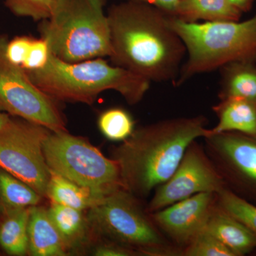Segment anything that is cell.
I'll use <instances>...</instances> for the list:
<instances>
[{
  "label": "cell",
  "instance_id": "6da1fadb",
  "mask_svg": "<svg viewBox=\"0 0 256 256\" xmlns=\"http://www.w3.org/2000/svg\"><path fill=\"white\" fill-rule=\"evenodd\" d=\"M112 64L150 82H176L186 47L168 24V15L144 3L122 1L107 13Z\"/></svg>",
  "mask_w": 256,
  "mask_h": 256
},
{
  "label": "cell",
  "instance_id": "7a4b0ae2",
  "mask_svg": "<svg viewBox=\"0 0 256 256\" xmlns=\"http://www.w3.org/2000/svg\"><path fill=\"white\" fill-rule=\"evenodd\" d=\"M204 116L162 120L134 130L116 146L117 162L124 190L146 198L165 182L176 169L190 144L208 136Z\"/></svg>",
  "mask_w": 256,
  "mask_h": 256
},
{
  "label": "cell",
  "instance_id": "3957f363",
  "mask_svg": "<svg viewBox=\"0 0 256 256\" xmlns=\"http://www.w3.org/2000/svg\"><path fill=\"white\" fill-rule=\"evenodd\" d=\"M32 82L56 100L92 104L101 92L114 90L130 105L142 100L151 82L102 58L69 63L50 54L44 66L25 70Z\"/></svg>",
  "mask_w": 256,
  "mask_h": 256
},
{
  "label": "cell",
  "instance_id": "277c9868",
  "mask_svg": "<svg viewBox=\"0 0 256 256\" xmlns=\"http://www.w3.org/2000/svg\"><path fill=\"white\" fill-rule=\"evenodd\" d=\"M168 21L182 40L188 55L175 86L232 62L256 64V13L244 22H186L170 16Z\"/></svg>",
  "mask_w": 256,
  "mask_h": 256
},
{
  "label": "cell",
  "instance_id": "5b68a950",
  "mask_svg": "<svg viewBox=\"0 0 256 256\" xmlns=\"http://www.w3.org/2000/svg\"><path fill=\"white\" fill-rule=\"evenodd\" d=\"M106 0H57L40 34L50 53L69 63L110 56V28Z\"/></svg>",
  "mask_w": 256,
  "mask_h": 256
},
{
  "label": "cell",
  "instance_id": "8992f818",
  "mask_svg": "<svg viewBox=\"0 0 256 256\" xmlns=\"http://www.w3.org/2000/svg\"><path fill=\"white\" fill-rule=\"evenodd\" d=\"M88 220L98 232L141 255L182 256V249L164 236L138 197L124 188L90 208Z\"/></svg>",
  "mask_w": 256,
  "mask_h": 256
},
{
  "label": "cell",
  "instance_id": "52a82bcc",
  "mask_svg": "<svg viewBox=\"0 0 256 256\" xmlns=\"http://www.w3.org/2000/svg\"><path fill=\"white\" fill-rule=\"evenodd\" d=\"M43 152L50 171L77 184L106 194L124 188L117 162L82 138L50 131Z\"/></svg>",
  "mask_w": 256,
  "mask_h": 256
},
{
  "label": "cell",
  "instance_id": "ba28073f",
  "mask_svg": "<svg viewBox=\"0 0 256 256\" xmlns=\"http://www.w3.org/2000/svg\"><path fill=\"white\" fill-rule=\"evenodd\" d=\"M8 38L0 35V110L52 132L66 131L56 100L32 82L24 69L5 55Z\"/></svg>",
  "mask_w": 256,
  "mask_h": 256
},
{
  "label": "cell",
  "instance_id": "9c48e42d",
  "mask_svg": "<svg viewBox=\"0 0 256 256\" xmlns=\"http://www.w3.org/2000/svg\"><path fill=\"white\" fill-rule=\"evenodd\" d=\"M50 131L25 120L11 118L0 132V169L46 196L50 171L43 152Z\"/></svg>",
  "mask_w": 256,
  "mask_h": 256
},
{
  "label": "cell",
  "instance_id": "30bf717a",
  "mask_svg": "<svg viewBox=\"0 0 256 256\" xmlns=\"http://www.w3.org/2000/svg\"><path fill=\"white\" fill-rule=\"evenodd\" d=\"M202 139L226 188L256 206V136L228 132Z\"/></svg>",
  "mask_w": 256,
  "mask_h": 256
},
{
  "label": "cell",
  "instance_id": "8fae6325",
  "mask_svg": "<svg viewBox=\"0 0 256 256\" xmlns=\"http://www.w3.org/2000/svg\"><path fill=\"white\" fill-rule=\"evenodd\" d=\"M226 188L223 178L197 140L188 146L174 173L153 192L146 210L153 213L200 193H218Z\"/></svg>",
  "mask_w": 256,
  "mask_h": 256
},
{
  "label": "cell",
  "instance_id": "7c38bea8",
  "mask_svg": "<svg viewBox=\"0 0 256 256\" xmlns=\"http://www.w3.org/2000/svg\"><path fill=\"white\" fill-rule=\"evenodd\" d=\"M216 202V194H197L150 214L164 236L183 249L204 230Z\"/></svg>",
  "mask_w": 256,
  "mask_h": 256
},
{
  "label": "cell",
  "instance_id": "4fadbf2b",
  "mask_svg": "<svg viewBox=\"0 0 256 256\" xmlns=\"http://www.w3.org/2000/svg\"><path fill=\"white\" fill-rule=\"evenodd\" d=\"M204 230L220 240L235 256L247 255L256 249V237L240 220L216 205Z\"/></svg>",
  "mask_w": 256,
  "mask_h": 256
},
{
  "label": "cell",
  "instance_id": "5bb4252c",
  "mask_svg": "<svg viewBox=\"0 0 256 256\" xmlns=\"http://www.w3.org/2000/svg\"><path fill=\"white\" fill-rule=\"evenodd\" d=\"M28 250L35 256H62L67 246L50 220L48 210L30 207L28 226Z\"/></svg>",
  "mask_w": 256,
  "mask_h": 256
},
{
  "label": "cell",
  "instance_id": "9a60e30c",
  "mask_svg": "<svg viewBox=\"0 0 256 256\" xmlns=\"http://www.w3.org/2000/svg\"><path fill=\"white\" fill-rule=\"evenodd\" d=\"M212 110L218 124L208 134L236 132L256 136V104L239 98L220 100Z\"/></svg>",
  "mask_w": 256,
  "mask_h": 256
},
{
  "label": "cell",
  "instance_id": "2e32d148",
  "mask_svg": "<svg viewBox=\"0 0 256 256\" xmlns=\"http://www.w3.org/2000/svg\"><path fill=\"white\" fill-rule=\"evenodd\" d=\"M220 70V100L239 98L256 104V63L232 62Z\"/></svg>",
  "mask_w": 256,
  "mask_h": 256
},
{
  "label": "cell",
  "instance_id": "e0dca14e",
  "mask_svg": "<svg viewBox=\"0 0 256 256\" xmlns=\"http://www.w3.org/2000/svg\"><path fill=\"white\" fill-rule=\"evenodd\" d=\"M242 14L228 0H178L174 18L186 22H237Z\"/></svg>",
  "mask_w": 256,
  "mask_h": 256
},
{
  "label": "cell",
  "instance_id": "ac0fdd59",
  "mask_svg": "<svg viewBox=\"0 0 256 256\" xmlns=\"http://www.w3.org/2000/svg\"><path fill=\"white\" fill-rule=\"evenodd\" d=\"M108 195L109 194L80 186L50 171L46 196L53 203L65 205L78 210H90Z\"/></svg>",
  "mask_w": 256,
  "mask_h": 256
},
{
  "label": "cell",
  "instance_id": "d6986e66",
  "mask_svg": "<svg viewBox=\"0 0 256 256\" xmlns=\"http://www.w3.org/2000/svg\"><path fill=\"white\" fill-rule=\"evenodd\" d=\"M30 207L8 208L0 226V246L13 256H23L28 249Z\"/></svg>",
  "mask_w": 256,
  "mask_h": 256
},
{
  "label": "cell",
  "instance_id": "ffe728a7",
  "mask_svg": "<svg viewBox=\"0 0 256 256\" xmlns=\"http://www.w3.org/2000/svg\"><path fill=\"white\" fill-rule=\"evenodd\" d=\"M48 213L67 247L82 240L86 229L82 210L52 202Z\"/></svg>",
  "mask_w": 256,
  "mask_h": 256
},
{
  "label": "cell",
  "instance_id": "44dd1931",
  "mask_svg": "<svg viewBox=\"0 0 256 256\" xmlns=\"http://www.w3.org/2000/svg\"><path fill=\"white\" fill-rule=\"evenodd\" d=\"M41 197L28 184L0 170V200L8 208L37 206Z\"/></svg>",
  "mask_w": 256,
  "mask_h": 256
},
{
  "label": "cell",
  "instance_id": "7402d4cb",
  "mask_svg": "<svg viewBox=\"0 0 256 256\" xmlns=\"http://www.w3.org/2000/svg\"><path fill=\"white\" fill-rule=\"evenodd\" d=\"M98 127L107 139L124 142L134 132V122L127 110L121 108H112L100 114Z\"/></svg>",
  "mask_w": 256,
  "mask_h": 256
},
{
  "label": "cell",
  "instance_id": "603a6c76",
  "mask_svg": "<svg viewBox=\"0 0 256 256\" xmlns=\"http://www.w3.org/2000/svg\"><path fill=\"white\" fill-rule=\"evenodd\" d=\"M216 204L240 220L256 237V206L224 188L216 194Z\"/></svg>",
  "mask_w": 256,
  "mask_h": 256
},
{
  "label": "cell",
  "instance_id": "cb8c5ba5",
  "mask_svg": "<svg viewBox=\"0 0 256 256\" xmlns=\"http://www.w3.org/2000/svg\"><path fill=\"white\" fill-rule=\"evenodd\" d=\"M57 0H5V6L18 16L43 21L50 18Z\"/></svg>",
  "mask_w": 256,
  "mask_h": 256
},
{
  "label": "cell",
  "instance_id": "d4e9b609",
  "mask_svg": "<svg viewBox=\"0 0 256 256\" xmlns=\"http://www.w3.org/2000/svg\"><path fill=\"white\" fill-rule=\"evenodd\" d=\"M182 256H235L220 240L204 230L182 250Z\"/></svg>",
  "mask_w": 256,
  "mask_h": 256
},
{
  "label": "cell",
  "instance_id": "484cf974",
  "mask_svg": "<svg viewBox=\"0 0 256 256\" xmlns=\"http://www.w3.org/2000/svg\"><path fill=\"white\" fill-rule=\"evenodd\" d=\"M33 38L31 36H20L9 40L5 48L6 58L12 64L22 67L28 58Z\"/></svg>",
  "mask_w": 256,
  "mask_h": 256
},
{
  "label": "cell",
  "instance_id": "4316f807",
  "mask_svg": "<svg viewBox=\"0 0 256 256\" xmlns=\"http://www.w3.org/2000/svg\"><path fill=\"white\" fill-rule=\"evenodd\" d=\"M50 54L48 44L43 38H33L28 58L22 68L25 70H36L42 68L48 62Z\"/></svg>",
  "mask_w": 256,
  "mask_h": 256
},
{
  "label": "cell",
  "instance_id": "83f0119b",
  "mask_svg": "<svg viewBox=\"0 0 256 256\" xmlns=\"http://www.w3.org/2000/svg\"><path fill=\"white\" fill-rule=\"evenodd\" d=\"M138 254L132 248L114 242L102 244L94 252V255L97 256H130L138 255Z\"/></svg>",
  "mask_w": 256,
  "mask_h": 256
},
{
  "label": "cell",
  "instance_id": "f1b7e54d",
  "mask_svg": "<svg viewBox=\"0 0 256 256\" xmlns=\"http://www.w3.org/2000/svg\"><path fill=\"white\" fill-rule=\"evenodd\" d=\"M152 5L162 11L168 16H175L178 0H124Z\"/></svg>",
  "mask_w": 256,
  "mask_h": 256
},
{
  "label": "cell",
  "instance_id": "f546056e",
  "mask_svg": "<svg viewBox=\"0 0 256 256\" xmlns=\"http://www.w3.org/2000/svg\"><path fill=\"white\" fill-rule=\"evenodd\" d=\"M229 2L242 13L248 12L254 6L256 0H228Z\"/></svg>",
  "mask_w": 256,
  "mask_h": 256
},
{
  "label": "cell",
  "instance_id": "4dcf8cb0",
  "mask_svg": "<svg viewBox=\"0 0 256 256\" xmlns=\"http://www.w3.org/2000/svg\"><path fill=\"white\" fill-rule=\"evenodd\" d=\"M2 111V110H0V132L6 127L12 118L10 117L9 114H4Z\"/></svg>",
  "mask_w": 256,
  "mask_h": 256
}]
</instances>
